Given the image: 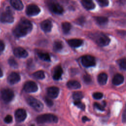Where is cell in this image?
<instances>
[{
  "label": "cell",
  "mask_w": 126,
  "mask_h": 126,
  "mask_svg": "<svg viewBox=\"0 0 126 126\" xmlns=\"http://www.w3.org/2000/svg\"><path fill=\"white\" fill-rule=\"evenodd\" d=\"M38 56L40 59L44 61L50 62V57L48 53H44V52H39L37 54Z\"/></svg>",
  "instance_id": "cell-24"
},
{
  "label": "cell",
  "mask_w": 126,
  "mask_h": 126,
  "mask_svg": "<svg viewBox=\"0 0 126 126\" xmlns=\"http://www.w3.org/2000/svg\"><path fill=\"white\" fill-rule=\"evenodd\" d=\"M32 29V23L28 19L22 18L14 28L13 33L17 37H23L29 33Z\"/></svg>",
  "instance_id": "cell-1"
},
{
  "label": "cell",
  "mask_w": 126,
  "mask_h": 126,
  "mask_svg": "<svg viewBox=\"0 0 126 126\" xmlns=\"http://www.w3.org/2000/svg\"><path fill=\"white\" fill-rule=\"evenodd\" d=\"M24 89L27 93H34L37 91L38 86L34 82L29 81L25 84Z\"/></svg>",
  "instance_id": "cell-9"
},
{
  "label": "cell",
  "mask_w": 126,
  "mask_h": 126,
  "mask_svg": "<svg viewBox=\"0 0 126 126\" xmlns=\"http://www.w3.org/2000/svg\"><path fill=\"white\" fill-rule=\"evenodd\" d=\"M72 96L75 101L80 100L83 97V94L81 92H75L73 93Z\"/></svg>",
  "instance_id": "cell-28"
},
{
  "label": "cell",
  "mask_w": 126,
  "mask_h": 126,
  "mask_svg": "<svg viewBox=\"0 0 126 126\" xmlns=\"http://www.w3.org/2000/svg\"><path fill=\"white\" fill-rule=\"evenodd\" d=\"M27 117L26 111L23 109H18L15 112V118L17 122H23Z\"/></svg>",
  "instance_id": "cell-10"
},
{
  "label": "cell",
  "mask_w": 126,
  "mask_h": 126,
  "mask_svg": "<svg viewBox=\"0 0 126 126\" xmlns=\"http://www.w3.org/2000/svg\"><path fill=\"white\" fill-rule=\"evenodd\" d=\"M49 7L50 9L54 13L57 14H61L63 12V6L57 2H52L49 4Z\"/></svg>",
  "instance_id": "cell-11"
},
{
  "label": "cell",
  "mask_w": 126,
  "mask_h": 126,
  "mask_svg": "<svg viewBox=\"0 0 126 126\" xmlns=\"http://www.w3.org/2000/svg\"><path fill=\"white\" fill-rule=\"evenodd\" d=\"M68 45L73 48L80 46L83 44V40L80 39H71L67 41Z\"/></svg>",
  "instance_id": "cell-17"
},
{
  "label": "cell",
  "mask_w": 126,
  "mask_h": 126,
  "mask_svg": "<svg viewBox=\"0 0 126 126\" xmlns=\"http://www.w3.org/2000/svg\"><path fill=\"white\" fill-rule=\"evenodd\" d=\"M3 76V72L1 69L0 68V77H1Z\"/></svg>",
  "instance_id": "cell-42"
},
{
  "label": "cell",
  "mask_w": 126,
  "mask_h": 126,
  "mask_svg": "<svg viewBox=\"0 0 126 126\" xmlns=\"http://www.w3.org/2000/svg\"><path fill=\"white\" fill-rule=\"evenodd\" d=\"M58 117L52 114H44L38 116L36 118V122L38 123H57Z\"/></svg>",
  "instance_id": "cell-2"
},
{
  "label": "cell",
  "mask_w": 126,
  "mask_h": 126,
  "mask_svg": "<svg viewBox=\"0 0 126 126\" xmlns=\"http://www.w3.org/2000/svg\"><path fill=\"white\" fill-rule=\"evenodd\" d=\"M118 64L121 68L126 70V59L123 58L118 61Z\"/></svg>",
  "instance_id": "cell-30"
},
{
  "label": "cell",
  "mask_w": 126,
  "mask_h": 126,
  "mask_svg": "<svg viewBox=\"0 0 126 126\" xmlns=\"http://www.w3.org/2000/svg\"><path fill=\"white\" fill-rule=\"evenodd\" d=\"M53 47L56 51H60L63 48V44L61 41H56L54 43Z\"/></svg>",
  "instance_id": "cell-27"
},
{
  "label": "cell",
  "mask_w": 126,
  "mask_h": 126,
  "mask_svg": "<svg viewBox=\"0 0 126 126\" xmlns=\"http://www.w3.org/2000/svg\"><path fill=\"white\" fill-rule=\"evenodd\" d=\"M26 101L30 106L36 111L40 112L43 108V104L38 99L32 96H29L26 98Z\"/></svg>",
  "instance_id": "cell-3"
},
{
  "label": "cell",
  "mask_w": 126,
  "mask_h": 126,
  "mask_svg": "<svg viewBox=\"0 0 126 126\" xmlns=\"http://www.w3.org/2000/svg\"><path fill=\"white\" fill-rule=\"evenodd\" d=\"M63 73V70L60 65H57L56 66L53 71V78L55 80H59Z\"/></svg>",
  "instance_id": "cell-16"
},
{
  "label": "cell",
  "mask_w": 126,
  "mask_h": 126,
  "mask_svg": "<svg viewBox=\"0 0 126 126\" xmlns=\"http://www.w3.org/2000/svg\"><path fill=\"white\" fill-rule=\"evenodd\" d=\"M94 106L97 109L99 110L100 111H104V107L101 105V104H100L99 103H97V102H94Z\"/></svg>",
  "instance_id": "cell-37"
},
{
  "label": "cell",
  "mask_w": 126,
  "mask_h": 126,
  "mask_svg": "<svg viewBox=\"0 0 126 126\" xmlns=\"http://www.w3.org/2000/svg\"><path fill=\"white\" fill-rule=\"evenodd\" d=\"M67 87L71 89H78L81 88L80 83L76 80H70L67 83Z\"/></svg>",
  "instance_id": "cell-21"
},
{
  "label": "cell",
  "mask_w": 126,
  "mask_h": 126,
  "mask_svg": "<svg viewBox=\"0 0 126 126\" xmlns=\"http://www.w3.org/2000/svg\"><path fill=\"white\" fill-rule=\"evenodd\" d=\"M95 41L96 43L100 46H105L109 44L110 39V38L103 33H98V35H96L94 37Z\"/></svg>",
  "instance_id": "cell-6"
},
{
  "label": "cell",
  "mask_w": 126,
  "mask_h": 126,
  "mask_svg": "<svg viewBox=\"0 0 126 126\" xmlns=\"http://www.w3.org/2000/svg\"><path fill=\"white\" fill-rule=\"evenodd\" d=\"M62 30L63 33L65 34H67L70 31L71 28V25L69 23L65 22L62 23Z\"/></svg>",
  "instance_id": "cell-25"
},
{
  "label": "cell",
  "mask_w": 126,
  "mask_h": 126,
  "mask_svg": "<svg viewBox=\"0 0 126 126\" xmlns=\"http://www.w3.org/2000/svg\"><path fill=\"white\" fill-rule=\"evenodd\" d=\"M82 121H83V122H87V121H89L90 120L87 117H86V116H83V117H82Z\"/></svg>",
  "instance_id": "cell-41"
},
{
  "label": "cell",
  "mask_w": 126,
  "mask_h": 126,
  "mask_svg": "<svg viewBox=\"0 0 126 126\" xmlns=\"http://www.w3.org/2000/svg\"><path fill=\"white\" fill-rule=\"evenodd\" d=\"M108 76L107 74L104 72H102L99 74L97 77V80L100 85H104L106 83Z\"/></svg>",
  "instance_id": "cell-22"
},
{
  "label": "cell",
  "mask_w": 126,
  "mask_h": 126,
  "mask_svg": "<svg viewBox=\"0 0 126 126\" xmlns=\"http://www.w3.org/2000/svg\"><path fill=\"white\" fill-rule=\"evenodd\" d=\"M13 54L14 55L20 58H25L28 56L27 51L22 47H16L13 50Z\"/></svg>",
  "instance_id": "cell-12"
},
{
  "label": "cell",
  "mask_w": 126,
  "mask_h": 126,
  "mask_svg": "<svg viewBox=\"0 0 126 126\" xmlns=\"http://www.w3.org/2000/svg\"><path fill=\"white\" fill-rule=\"evenodd\" d=\"M1 22L3 23H11L14 21V17L10 9L8 7L5 11L3 12L0 17Z\"/></svg>",
  "instance_id": "cell-5"
},
{
  "label": "cell",
  "mask_w": 126,
  "mask_h": 126,
  "mask_svg": "<svg viewBox=\"0 0 126 126\" xmlns=\"http://www.w3.org/2000/svg\"><path fill=\"white\" fill-rule=\"evenodd\" d=\"M32 76L37 79H43L45 78V74L42 70H39L34 72L32 74Z\"/></svg>",
  "instance_id": "cell-26"
},
{
  "label": "cell",
  "mask_w": 126,
  "mask_h": 126,
  "mask_svg": "<svg viewBox=\"0 0 126 126\" xmlns=\"http://www.w3.org/2000/svg\"><path fill=\"white\" fill-rule=\"evenodd\" d=\"M124 80V77L123 75L117 73L113 77L112 80V83L115 85H119L123 83Z\"/></svg>",
  "instance_id": "cell-18"
},
{
  "label": "cell",
  "mask_w": 126,
  "mask_h": 126,
  "mask_svg": "<svg viewBox=\"0 0 126 126\" xmlns=\"http://www.w3.org/2000/svg\"><path fill=\"white\" fill-rule=\"evenodd\" d=\"M44 100L46 103V104L49 106V107H51L53 105V101L48 97H45L44 98Z\"/></svg>",
  "instance_id": "cell-35"
},
{
  "label": "cell",
  "mask_w": 126,
  "mask_h": 126,
  "mask_svg": "<svg viewBox=\"0 0 126 126\" xmlns=\"http://www.w3.org/2000/svg\"><path fill=\"white\" fill-rule=\"evenodd\" d=\"M74 104L75 105H76L77 107H78L79 108L81 109L82 110H84L85 108V106L84 103H83L80 100H76L74 101Z\"/></svg>",
  "instance_id": "cell-31"
},
{
  "label": "cell",
  "mask_w": 126,
  "mask_h": 126,
  "mask_svg": "<svg viewBox=\"0 0 126 126\" xmlns=\"http://www.w3.org/2000/svg\"><path fill=\"white\" fill-rule=\"evenodd\" d=\"M81 61L82 65L86 67L94 66L95 65V59L91 55H85L83 56Z\"/></svg>",
  "instance_id": "cell-7"
},
{
  "label": "cell",
  "mask_w": 126,
  "mask_h": 126,
  "mask_svg": "<svg viewBox=\"0 0 126 126\" xmlns=\"http://www.w3.org/2000/svg\"><path fill=\"white\" fill-rule=\"evenodd\" d=\"M122 121L123 122H126V108L124 111L122 115Z\"/></svg>",
  "instance_id": "cell-40"
},
{
  "label": "cell",
  "mask_w": 126,
  "mask_h": 126,
  "mask_svg": "<svg viewBox=\"0 0 126 126\" xmlns=\"http://www.w3.org/2000/svg\"><path fill=\"white\" fill-rule=\"evenodd\" d=\"M85 19L84 17H80L78 19L76 20V22L78 23V24L79 25H83L85 22Z\"/></svg>",
  "instance_id": "cell-38"
},
{
  "label": "cell",
  "mask_w": 126,
  "mask_h": 126,
  "mask_svg": "<svg viewBox=\"0 0 126 126\" xmlns=\"http://www.w3.org/2000/svg\"><path fill=\"white\" fill-rule=\"evenodd\" d=\"M47 94L50 97L52 98H56L59 94V89L57 87H51L47 89Z\"/></svg>",
  "instance_id": "cell-14"
},
{
  "label": "cell",
  "mask_w": 126,
  "mask_h": 126,
  "mask_svg": "<svg viewBox=\"0 0 126 126\" xmlns=\"http://www.w3.org/2000/svg\"><path fill=\"white\" fill-rule=\"evenodd\" d=\"M41 29L45 32H50L52 28V23L49 20H45L42 21L40 24Z\"/></svg>",
  "instance_id": "cell-15"
},
{
  "label": "cell",
  "mask_w": 126,
  "mask_h": 126,
  "mask_svg": "<svg viewBox=\"0 0 126 126\" xmlns=\"http://www.w3.org/2000/svg\"><path fill=\"white\" fill-rule=\"evenodd\" d=\"M93 96L94 99H99L103 97V94L100 92H95L93 94Z\"/></svg>",
  "instance_id": "cell-33"
},
{
  "label": "cell",
  "mask_w": 126,
  "mask_h": 126,
  "mask_svg": "<svg viewBox=\"0 0 126 126\" xmlns=\"http://www.w3.org/2000/svg\"><path fill=\"white\" fill-rule=\"evenodd\" d=\"M8 62L9 64L11 67H14V68L18 67V63H17V62L15 61V60L13 58H12V57L8 59Z\"/></svg>",
  "instance_id": "cell-29"
},
{
  "label": "cell",
  "mask_w": 126,
  "mask_h": 126,
  "mask_svg": "<svg viewBox=\"0 0 126 126\" xmlns=\"http://www.w3.org/2000/svg\"><path fill=\"white\" fill-rule=\"evenodd\" d=\"M99 5L101 7H105L108 5L109 1L107 0H97Z\"/></svg>",
  "instance_id": "cell-32"
},
{
  "label": "cell",
  "mask_w": 126,
  "mask_h": 126,
  "mask_svg": "<svg viewBox=\"0 0 126 126\" xmlns=\"http://www.w3.org/2000/svg\"><path fill=\"white\" fill-rule=\"evenodd\" d=\"M31 126H35L34 125H32Z\"/></svg>",
  "instance_id": "cell-43"
},
{
  "label": "cell",
  "mask_w": 126,
  "mask_h": 126,
  "mask_svg": "<svg viewBox=\"0 0 126 126\" xmlns=\"http://www.w3.org/2000/svg\"><path fill=\"white\" fill-rule=\"evenodd\" d=\"M40 12L39 7L35 4L29 5L26 10V14L30 16H34L38 14Z\"/></svg>",
  "instance_id": "cell-8"
},
{
  "label": "cell",
  "mask_w": 126,
  "mask_h": 126,
  "mask_svg": "<svg viewBox=\"0 0 126 126\" xmlns=\"http://www.w3.org/2000/svg\"><path fill=\"white\" fill-rule=\"evenodd\" d=\"M10 3L15 9L18 10H21L24 7L22 2L20 0H11Z\"/></svg>",
  "instance_id": "cell-20"
},
{
  "label": "cell",
  "mask_w": 126,
  "mask_h": 126,
  "mask_svg": "<svg viewBox=\"0 0 126 126\" xmlns=\"http://www.w3.org/2000/svg\"><path fill=\"white\" fill-rule=\"evenodd\" d=\"M82 5L87 9L91 10L93 9L95 7V4L94 2L90 0H81Z\"/></svg>",
  "instance_id": "cell-19"
},
{
  "label": "cell",
  "mask_w": 126,
  "mask_h": 126,
  "mask_svg": "<svg viewBox=\"0 0 126 126\" xmlns=\"http://www.w3.org/2000/svg\"><path fill=\"white\" fill-rule=\"evenodd\" d=\"M20 80V76L19 74L15 72L11 73L7 77L8 82L11 85H13L18 83Z\"/></svg>",
  "instance_id": "cell-13"
},
{
  "label": "cell",
  "mask_w": 126,
  "mask_h": 126,
  "mask_svg": "<svg viewBox=\"0 0 126 126\" xmlns=\"http://www.w3.org/2000/svg\"><path fill=\"white\" fill-rule=\"evenodd\" d=\"M4 48H5V45L4 42L2 40H0V54L4 50Z\"/></svg>",
  "instance_id": "cell-39"
},
{
  "label": "cell",
  "mask_w": 126,
  "mask_h": 126,
  "mask_svg": "<svg viewBox=\"0 0 126 126\" xmlns=\"http://www.w3.org/2000/svg\"><path fill=\"white\" fill-rule=\"evenodd\" d=\"M12 117L10 115H8L4 118V121L7 124H10L12 122Z\"/></svg>",
  "instance_id": "cell-36"
},
{
  "label": "cell",
  "mask_w": 126,
  "mask_h": 126,
  "mask_svg": "<svg viewBox=\"0 0 126 126\" xmlns=\"http://www.w3.org/2000/svg\"><path fill=\"white\" fill-rule=\"evenodd\" d=\"M95 20L97 24L100 25H103L106 24L108 22V19L103 16H97L94 17Z\"/></svg>",
  "instance_id": "cell-23"
},
{
  "label": "cell",
  "mask_w": 126,
  "mask_h": 126,
  "mask_svg": "<svg viewBox=\"0 0 126 126\" xmlns=\"http://www.w3.org/2000/svg\"><path fill=\"white\" fill-rule=\"evenodd\" d=\"M83 80H84V81L87 84H89L92 81V79L91 76L88 74H86L84 75Z\"/></svg>",
  "instance_id": "cell-34"
},
{
  "label": "cell",
  "mask_w": 126,
  "mask_h": 126,
  "mask_svg": "<svg viewBox=\"0 0 126 126\" xmlns=\"http://www.w3.org/2000/svg\"><path fill=\"white\" fill-rule=\"evenodd\" d=\"M0 96L2 100L5 103L10 102L14 96L13 92L9 89H4L1 91Z\"/></svg>",
  "instance_id": "cell-4"
}]
</instances>
